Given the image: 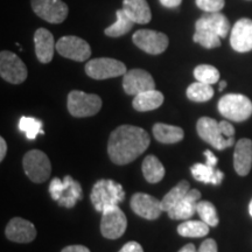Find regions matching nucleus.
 Masks as SVG:
<instances>
[{
	"mask_svg": "<svg viewBox=\"0 0 252 252\" xmlns=\"http://www.w3.org/2000/svg\"><path fill=\"white\" fill-rule=\"evenodd\" d=\"M151 143L150 135L141 127L132 125H122L110 135L108 153L116 165H126L134 161Z\"/></svg>",
	"mask_w": 252,
	"mask_h": 252,
	"instance_id": "obj_1",
	"label": "nucleus"
},
{
	"mask_svg": "<svg viewBox=\"0 0 252 252\" xmlns=\"http://www.w3.org/2000/svg\"><path fill=\"white\" fill-rule=\"evenodd\" d=\"M125 193L122 185L117 184L110 179H102L97 181L91 190L90 198L94 209L99 213H104L117 207L124 200Z\"/></svg>",
	"mask_w": 252,
	"mask_h": 252,
	"instance_id": "obj_2",
	"label": "nucleus"
},
{
	"mask_svg": "<svg viewBox=\"0 0 252 252\" xmlns=\"http://www.w3.org/2000/svg\"><path fill=\"white\" fill-rule=\"evenodd\" d=\"M219 111L232 122H245L252 115V102L241 94H224L219 102Z\"/></svg>",
	"mask_w": 252,
	"mask_h": 252,
	"instance_id": "obj_3",
	"label": "nucleus"
},
{
	"mask_svg": "<svg viewBox=\"0 0 252 252\" xmlns=\"http://www.w3.org/2000/svg\"><path fill=\"white\" fill-rule=\"evenodd\" d=\"M49 193L60 206L65 208H72L83 197L81 185L70 175L64 176L63 180L59 178L53 179L49 186Z\"/></svg>",
	"mask_w": 252,
	"mask_h": 252,
	"instance_id": "obj_4",
	"label": "nucleus"
},
{
	"mask_svg": "<svg viewBox=\"0 0 252 252\" xmlns=\"http://www.w3.org/2000/svg\"><path fill=\"white\" fill-rule=\"evenodd\" d=\"M102 109V99L94 94L74 90L68 94V111L76 118L91 117Z\"/></svg>",
	"mask_w": 252,
	"mask_h": 252,
	"instance_id": "obj_5",
	"label": "nucleus"
},
{
	"mask_svg": "<svg viewBox=\"0 0 252 252\" xmlns=\"http://www.w3.org/2000/svg\"><path fill=\"white\" fill-rule=\"evenodd\" d=\"M23 166L28 178L35 184H42L48 180L52 172L48 157L39 150H32L25 154Z\"/></svg>",
	"mask_w": 252,
	"mask_h": 252,
	"instance_id": "obj_6",
	"label": "nucleus"
},
{
	"mask_svg": "<svg viewBox=\"0 0 252 252\" xmlns=\"http://www.w3.org/2000/svg\"><path fill=\"white\" fill-rule=\"evenodd\" d=\"M197 133L201 139L210 144L216 150H225L235 144V138H225L220 131V123L210 117H202L197 121Z\"/></svg>",
	"mask_w": 252,
	"mask_h": 252,
	"instance_id": "obj_7",
	"label": "nucleus"
},
{
	"mask_svg": "<svg viewBox=\"0 0 252 252\" xmlns=\"http://www.w3.org/2000/svg\"><path fill=\"white\" fill-rule=\"evenodd\" d=\"M87 75L94 80H106L125 75L126 65L118 60L99 58L90 60L86 64Z\"/></svg>",
	"mask_w": 252,
	"mask_h": 252,
	"instance_id": "obj_8",
	"label": "nucleus"
},
{
	"mask_svg": "<svg viewBox=\"0 0 252 252\" xmlns=\"http://www.w3.org/2000/svg\"><path fill=\"white\" fill-rule=\"evenodd\" d=\"M0 75L8 83L20 84L26 81L27 68L14 53L2 50L0 54Z\"/></svg>",
	"mask_w": 252,
	"mask_h": 252,
	"instance_id": "obj_9",
	"label": "nucleus"
},
{
	"mask_svg": "<svg viewBox=\"0 0 252 252\" xmlns=\"http://www.w3.org/2000/svg\"><path fill=\"white\" fill-rule=\"evenodd\" d=\"M134 45L151 55H159L168 47L169 40L166 34L151 30H139L132 36Z\"/></svg>",
	"mask_w": 252,
	"mask_h": 252,
	"instance_id": "obj_10",
	"label": "nucleus"
},
{
	"mask_svg": "<svg viewBox=\"0 0 252 252\" xmlns=\"http://www.w3.org/2000/svg\"><path fill=\"white\" fill-rule=\"evenodd\" d=\"M32 8L37 17L50 24H61L68 17V6L62 0H32Z\"/></svg>",
	"mask_w": 252,
	"mask_h": 252,
	"instance_id": "obj_11",
	"label": "nucleus"
},
{
	"mask_svg": "<svg viewBox=\"0 0 252 252\" xmlns=\"http://www.w3.org/2000/svg\"><path fill=\"white\" fill-rule=\"evenodd\" d=\"M56 50L63 58L83 62L91 56V48L86 40L78 36H63L56 43Z\"/></svg>",
	"mask_w": 252,
	"mask_h": 252,
	"instance_id": "obj_12",
	"label": "nucleus"
},
{
	"mask_svg": "<svg viewBox=\"0 0 252 252\" xmlns=\"http://www.w3.org/2000/svg\"><path fill=\"white\" fill-rule=\"evenodd\" d=\"M127 228V220L123 210L117 207L103 213L100 220V232L105 238L117 239L122 237Z\"/></svg>",
	"mask_w": 252,
	"mask_h": 252,
	"instance_id": "obj_13",
	"label": "nucleus"
},
{
	"mask_svg": "<svg viewBox=\"0 0 252 252\" xmlns=\"http://www.w3.org/2000/svg\"><path fill=\"white\" fill-rule=\"evenodd\" d=\"M123 88L127 94L137 96L145 91L156 89V82L149 71L143 69H132L124 75Z\"/></svg>",
	"mask_w": 252,
	"mask_h": 252,
	"instance_id": "obj_14",
	"label": "nucleus"
},
{
	"mask_svg": "<svg viewBox=\"0 0 252 252\" xmlns=\"http://www.w3.org/2000/svg\"><path fill=\"white\" fill-rule=\"evenodd\" d=\"M131 208L138 216L146 220H157L163 212L161 200L145 193H137L131 197Z\"/></svg>",
	"mask_w": 252,
	"mask_h": 252,
	"instance_id": "obj_15",
	"label": "nucleus"
},
{
	"mask_svg": "<svg viewBox=\"0 0 252 252\" xmlns=\"http://www.w3.org/2000/svg\"><path fill=\"white\" fill-rule=\"evenodd\" d=\"M230 45L238 53L252 50V20L249 18L239 19L231 28Z\"/></svg>",
	"mask_w": 252,
	"mask_h": 252,
	"instance_id": "obj_16",
	"label": "nucleus"
},
{
	"mask_svg": "<svg viewBox=\"0 0 252 252\" xmlns=\"http://www.w3.org/2000/svg\"><path fill=\"white\" fill-rule=\"evenodd\" d=\"M6 237L15 243H30L36 237V229L30 220L14 217L6 226Z\"/></svg>",
	"mask_w": 252,
	"mask_h": 252,
	"instance_id": "obj_17",
	"label": "nucleus"
},
{
	"mask_svg": "<svg viewBox=\"0 0 252 252\" xmlns=\"http://www.w3.org/2000/svg\"><path fill=\"white\" fill-rule=\"evenodd\" d=\"M201 198V193L197 189H189L184 198L169 210L168 216L172 220H188L196 213V207Z\"/></svg>",
	"mask_w": 252,
	"mask_h": 252,
	"instance_id": "obj_18",
	"label": "nucleus"
},
{
	"mask_svg": "<svg viewBox=\"0 0 252 252\" xmlns=\"http://www.w3.org/2000/svg\"><path fill=\"white\" fill-rule=\"evenodd\" d=\"M234 167L238 175L245 176L252 167V140L243 138L235 145Z\"/></svg>",
	"mask_w": 252,
	"mask_h": 252,
	"instance_id": "obj_19",
	"label": "nucleus"
},
{
	"mask_svg": "<svg viewBox=\"0 0 252 252\" xmlns=\"http://www.w3.org/2000/svg\"><path fill=\"white\" fill-rule=\"evenodd\" d=\"M34 43H35V54L41 63H49L54 56L56 45L54 36L46 28H39L34 34Z\"/></svg>",
	"mask_w": 252,
	"mask_h": 252,
	"instance_id": "obj_20",
	"label": "nucleus"
},
{
	"mask_svg": "<svg viewBox=\"0 0 252 252\" xmlns=\"http://www.w3.org/2000/svg\"><path fill=\"white\" fill-rule=\"evenodd\" d=\"M195 30H207L217 34L220 37H225L230 31V23L228 18L220 12L208 13L196 21Z\"/></svg>",
	"mask_w": 252,
	"mask_h": 252,
	"instance_id": "obj_21",
	"label": "nucleus"
},
{
	"mask_svg": "<svg viewBox=\"0 0 252 252\" xmlns=\"http://www.w3.org/2000/svg\"><path fill=\"white\" fill-rule=\"evenodd\" d=\"M123 9L134 24H149L152 19L150 5L146 0H124Z\"/></svg>",
	"mask_w": 252,
	"mask_h": 252,
	"instance_id": "obj_22",
	"label": "nucleus"
},
{
	"mask_svg": "<svg viewBox=\"0 0 252 252\" xmlns=\"http://www.w3.org/2000/svg\"><path fill=\"white\" fill-rule=\"evenodd\" d=\"M163 94L156 89L145 91L134 97L132 105H133L134 110L139 112H146V111H152L162 105Z\"/></svg>",
	"mask_w": 252,
	"mask_h": 252,
	"instance_id": "obj_23",
	"label": "nucleus"
},
{
	"mask_svg": "<svg viewBox=\"0 0 252 252\" xmlns=\"http://www.w3.org/2000/svg\"><path fill=\"white\" fill-rule=\"evenodd\" d=\"M190 172L195 180L203 182V184L217 186L222 184L223 178H224V174L220 169H215V167L207 165V163H195L191 166Z\"/></svg>",
	"mask_w": 252,
	"mask_h": 252,
	"instance_id": "obj_24",
	"label": "nucleus"
},
{
	"mask_svg": "<svg viewBox=\"0 0 252 252\" xmlns=\"http://www.w3.org/2000/svg\"><path fill=\"white\" fill-rule=\"evenodd\" d=\"M154 138L163 144H175L184 139L185 132L179 126L167 125L162 123H157L153 126Z\"/></svg>",
	"mask_w": 252,
	"mask_h": 252,
	"instance_id": "obj_25",
	"label": "nucleus"
},
{
	"mask_svg": "<svg viewBox=\"0 0 252 252\" xmlns=\"http://www.w3.org/2000/svg\"><path fill=\"white\" fill-rule=\"evenodd\" d=\"M143 174L150 184H158L165 176V167L156 156H147L143 161Z\"/></svg>",
	"mask_w": 252,
	"mask_h": 252,
	"instance_id": "obj_26",
	"label": "nucleus"
},
{
	"mask_svg": "<svg viewBox=\"0 0 252 252\" xmlns=\"http://www.w3.org/2000/svg\"><path fill=\"white\" fill-rule=\"evenodd\" d=\"M116 15H117L116 23L111 25V26H109L108 28H105V31H104L105 35L110 37H119L125 35L126 33H128L132 30V27L134 25L133 21L127 17V14L125 13L123 8L118 9L116 12Z\"/></svg>",
	"mask_w": 252,
	"mask_h": 252,
	"instance_id": "obj_27",
	"label": "nucleus"
},
{
	"mask_svg": "<svg viewBox=\"0 0 252 252\" xmlns=\"http://www.w3.org/2000/svg\"><path fill=\"white\" fill-rule=\"evenodd\" d=\"M190 186H189L188 181H181L175 186L174 188L171 189V191H168L163 198L161 200V207L163 212L168 213L175 204H178L180 201L184 198L186 194L188 193Z\"/></svg>",
	"mask_w": 252,
	"mask_h": 252,
	"instance_id": "obj_28",
	"label": "nucleus"
},
{
	"mask_svg": "<svg viewBox=\"0 0 252 252\" xmlns=\"http://www.w3.org/2000/svg\"><path fill=\"white\" fill-rule=\"evenodd\" d=\"M178 232L182 237H204L209 232V225L203 220H186L178 226Z\"/></svg>",
	"mask_w": 252,
	"mask_h": 252,
	"instance_id": "obj_29",
	"label": "nucleus"
},
{
	"mask_svg": "<svg viewBox=\"0 0 252 252\" xmlns=\"http://www.w3.org/2000/svg\"><path fill=\"white\" fill-rule=\"evenodd\" d=\"M214 89L210 84L202 83V82H196V83L190 84L187 89V97L191 102L203 103L208 102L213 98Z\"/></svg>",
	"mask_w": 252,
	"mask_h": 252,
	"instance_id": "obj_30",
	"label": "nucleus"
},
{
	"mask_svg": "<svg viewBox=\"0 0 252 252\" xmlns=\"http://www.w3.org/2000/svg\"><path fill=\"white\" fill-rule=\"evenodd\" d=\"M42 122L33 117H21L19 122V130L26 134V138L34 140L37 134H43Z\"/></svg>",
	"mask_w": 252,
	"mask_h": 252,
	"instance_id": "obj_31",
	"label": "nucleus"
},
{
	"mask_svg": "<svg viewBox=\"0 0 252 252\" xmlns=\"http://www.w3.org/2000/svg\"><path fill=\"white\" fill-rule=\"evenodd\" d=\"M194 77L198 82L213 86L220 81V71L214 65L200 64L194 69Z\"/></svg>",
	"mask_w": 252,
	"mask_h": 252,
	"instance_id": "obj_32",
	"label": "nucleus"
},
{
	"mask_svg": "<svg viewBox=\"0 0 252 252\" xmlns=\"http://www.w3.org/2000/svg\"><path fill=\"white\" fill-rule=\"evenodd\" d=\"M196 212L200 215L201 220H203L209 226H217L219 224V215H217L215 206L212 202L198 201Z\"/></svg>",
	"mask_w": 252,
	"mask_h": 252,
	"instance_id": "obj_33",
	"label": "nucleus"
},
{
	"mask_svg": "<svg viewBox=\"0 0 252 252\" xmlns=\"http://www.w3.org/2000/svg\"><path fill=\"white\" fill-rule=\"evenodd\" d=\"M193 40L194 42L198 43L207 49L217 48L220 46V37L217 34L207 30H195Z\"/></svg>",
	"mask_w": 252,
	"mask_h": 252,
	"instance_id": "obj_34",
	"label": "nucleus"
},
{
	"mask_svg": "<svg viewBox=\"0 0 252 252\" xmlns=\"http://www.w3.org/2000/svg\"><path fill=\"white\" fill-rule=\"evenodd\" d=\"M196 6L200 9H202L208 13H216L220 12L225 5L224 0H195Z\"/></svg>",
	"mask_w": 252,
	"mask_h": 252,
	"instance_id": "obj_35",
	"label": "nucleus"
},
{
	"mask_svg": "<svg viewBox=\"0 0 252 252\" xmlns=\"http://www.w3.org/2000/svg\"><path fill=\"white\" fill-rule=\"evenodd\" d=\"M179 252H217V244L212 238H208L202 242L198 250H196L194 244H187L181 249Z\"/></svg>",
	"mask_w": 252,
	"mask_h": 252,
	"instance_id": "obj_36",
	"label": "nucleus"
},
{
	"mask_svg": "<svg viewBox=\"0 0 252 252\" xmlns=\"http://www.w3.org/2000/svg\"><path fill=\"white\" fill-rule=\"evenodd\" d=\"M220 131H222V134L225 138H232L235 135V127L229 122H220Z\"/></svg>",
	"mask_w": 252,
	"mask_h": 252,
	"instance_id": "obj_37",
	"label": "nucleus"
},
{
	"mask_svg": "<svg viewBox=\"0 0 252 252\" xmlns=\"http://www.w3.org/2000/svg\"><path fill=\"white\" fill-rule=\"evenodd\" d=\"M119 252H144V250L137 242H128L119 250Z\"/></svg>",
	"mask_w": 252,
	"mask_h": 252,
	"instance_id": "obj_38",
	"label": "nucleus"
},
{
	"mask_svg": "<svg viewBox=\"0 0 252 252\" xmlns=\"http://www.w3.org/2000/svg\"><path fill=\"white\" fill-rule=\"evenodd\" d=\"M61 252H90V250L84 245H69L63 249Z\"/></svg>",
	"mask_w": 252,
	"mask_h": 252,
	"instance_id": "obj_39",
	"label": "nucleus"
},
{
	"mask_svg": "<svg viewBox=\"0 0 252 252\" xmlns=\"http://www.w3.org/2000/svg\"><path fill=\"white\" fill-rule=\"evenodd\" d=\"M204 157H206L207 159V162H206L207 165L213 166V167H215L217 165V158L214 156V153L210 152L209 150L204 151Z\"/></svg>",
	"mask_w": 252,
	"mask_h": 252,
	"instance_id": "obj_40",
	"label": "nucleus"
},
{
	"mask_svg": "<svg viewBox=\"0 0 252 252\" xmlns=\"http://www.w3.org/2000/svg\"><path fill=\"white\" fill-rule=\"evenodd\" d=\"M160 2L167 8H175L181 5L182 0H160Z\"/></svg>",
	"mask_w": 252,
	"mask_h": 252,
	"instance_id": "obj_41",
	"label": "nucleus"
},
{
	"mask_svg": "<svg viewBox=\"0 0 252 252\" xmlns=\"http://www.w3.org/2000/svg\"><path fill=\"white\" fill-rule=\"evenodd\" d=\"M6 152H7V144L4 138H0V160H4V158L6 156Z\"/></svg>",
	"mask_w": 252,
	"mask_h": 252,
	"instance_id": "obj_42",
	"label": "nucleus"
},
{
	"mask_svg": "<svg viewBox=\"0 0 252 252\" xmlns=\"http://www.w3.org/2000/svg\"><path fill=\"white\" fill-rule=\"evenodd\" d=\"M225 87H226V82H225V81H220V82L219 90H220V91H223V90L225 89Z\"/></svg>",
	"mask_w": 252,
	"mask_h": 252,
	"instance_id": "obj_43",
	"label": "nucleus"
},
{
	"mask_svg": "<svg viewBox=\"0 0 252 252\" xmlns=\"http://www.w3.org/2000/svg\"><path fill=\"white\" fill-rule=\"evenodd\" d=\"M249 213H250V215H251V217H252V200H251L250 204H249Z\"/></svg>",
	"mask_w": 252,
	"mask_h": 252,
	"instance_id": "obj_44",
	"label": "nucleus"
}]
</instances>
